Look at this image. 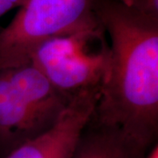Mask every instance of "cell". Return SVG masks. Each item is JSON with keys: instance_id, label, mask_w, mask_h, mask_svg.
Returning <instances> with one entry per match:
<instances>
[{"instance_id": "cell-1", "label": "cell", "mask_w": 158, "mask_h": 158, "mask_svg": "<svg viewBox=\"0 0 158 158\" xmlns=\"http://www.w3.org/2000/svg\"><path fill=\"white\" fill-rule=\"evenodd\" d=\"M98 22L111 41L107 75L91 118L118 127L150 149L158 133V17L118 0H95Z\"/></svg>"}, {"instance_id": "cell-2", "label": "cell", "mask_w": 158, "mask_h": 158, "mask_svg": "<svg viewBox=\"0 0 158 158\" xmlns=\"http://www.w3.org/2000/svg\"><path fill=\"white\" fill-rule=\"evenodd\" d=\"M69 102L31 62L0 69V158L51 128Z\"/></svg>"}, {"instance_id": "cell-3", "label": "cell", "mask_w": 158, "mask_h": 158, "mask_svg": "<svg viewBox=\"0 0 158 158\" xmlns=\"http://www.w3.org/2000/svg\"><path fill=\"white\" fill-rule=\"evenodd\" d=\"M95 0H25L0 31V69L30 62L48 40L100 27Z\"/></svg>"}, {"instance_id": "cell-4", "label": "cell", "mask_w": 158, "mask_h": 158, "mask_svg": "<svg viewBox=\"0 0 158 158\" xmlns=\"http://www.w3.org/2000/svg\"><path fill=\"white\" fill-rule=\"evenodd\" d=\"M102 27L48 40L30 62L56 90L69 99L102 87L109 67L110 47Z\"/></svg>"}, {"instance_id": "cell-5", "label": "cell", "mask_w": 158, "mask_h": 158, "mask_svg": "<svg viewBox=\"0 0 158 158\" xmlns=\"http://www.w3.org/2000/svg\"><path fill=\"white\" fill-rule=\"evenodd\" d=\"M101 88L85 90L70 100L51 128L3 158H70L100 98Z\"/></svg>"}, {"instance_id": "cell-6", "label": "cell", "mask_w": 158, "mask_h": 158, "mask_svg": "<svg viewBox=\"0 0 158 158\" xmlns=\"http://www.w3.org/2000/svg\"><path fill=\"white\" fill-rule=\"evenodd\" d=\"M148 150L118 127L90 118L70 158H144Z\"/></svg>"}, {"instance_id": "cell-7", "label": "cell", "mask_w": 158, "mask_h": 158, "mask_svg": "<svg viewBox=\"0 0 158 158\" xmlns=\"http://www.w3.org/2000/svg\"><path fill=\"white\" fill-rule=\"evenodd\" d=\"M122 5L135 11L158 17V0H118Z\"/></svg>"}, {"instance_id": "cell-8", "label": "cell", "mask_w": 158, "mask_h": 158, "mask_svg": "<svg viewBox=\"0 0 158 158\" xmlns=\"http://www.w3.org/2000/svg\"><path fill=\"white\" fill-rule=\"evenodd\" d=\"M25 0H0V17L16 6H20Z\"/></svg>"}, {"instance_id": "cell-9", "label": "cell", "mask_w": 158, "mask_h": 158, "mask_svg": "<svg viewBox=\"0 0 158 158\" xmlns=\"http://www.w3.org/2000/svg\"><path fill=\"white\" fill-rule=\"evenodd\" d=\"M144 158H158V147L157 143L155 144L145 155Z\"/></svg>"}]
</instances>
